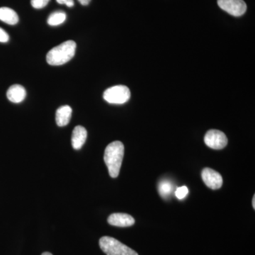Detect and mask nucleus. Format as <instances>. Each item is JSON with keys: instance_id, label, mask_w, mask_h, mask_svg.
<instances>
[{"instance_id": "nucleus-12", "label": "nucleus", "mask_w": 255, "mask_h": 255, "mask_svg": "<svg viewBox=\"0 0 255 255\" xmlns=\"http://www.w3.org/2000/svg\"><path fill=\"white\" fill-rule=\"evenodd\" d=\"M0 20L9 25H15L18 22V16L16 11L8 7L0 8Z\"/></svg>"}, {"instance_id": "nucleus-13", "label": "nucleus", "mask_w": 255, "mask_h": 255, "mask_svg": "<svg viewBox=\"0 0 255 255\" xmlns=\"http://www.w3.org/2000/svg\"><path fill=\"white\" fill-rule=\"evenodd\" d=\"M66 19V14L63 11H57L52 13L47 20L50 26H55L62 24Z\"/></svg>"}, {"instance_id": "nucleus-7", "label": "nucleus", "mask_w": 255, "mask_h": 255, "mask_svg": "<svg viewBox=\"0 0 255 255\" xmlns=\"http://www.w3.org/2000/svg\"><path fill=\"white\" fill-rule=\"evenodd\" d=\"M203 181L210 189H219L222 187L223 178L219 172L211 168H204L201 173Z\"/></svg>"}, {"instance_id": "nucleus-2", "label": "nucleus", "mask_w": 255, "mask_h": 255, "mask_svg": "<svg viewBox=\"0 0 255 255\" xmlns=\"http://www.w3.org/2000/svg\"><path fill=\"white\" fill-rule=\"evenodd\" d=\"M76 43L67 41L52 48L46 55L48 63L53 66L64 65L73 58L76 51Z\"/></svg>"}, {"instance_id": "nucleus-15", "label": "nucleus", "mask_w": 255, "mask_h": 255, "mask_svg": "<svg viewBox=\"0 0 255 255\" xmlns=\"http://www.w3.org/2000/svg\"><path fill=\"white\" fill-rule=\"evenodd\" d=\"M188 193H189V189L185 186L177 188L175 191V196H177V199H183L187 196Z\"/></svg>"}, {"instance_id": "nucleus-20", "label": "nucleus", "mask_w": 255, "mask_h": 255, "mask_svg": "<svg viewBox=\"0 0 255 255\" xmlns=\"http://www.w3.org/2000/svg\"><path fill=\"white\" fill-rule=\"evenodd\" d=\"M253 208H254V209H255V196H253Z\"/></svg>"}, {"instance_id": "nucleus-8", "label": "nucleus", "mask_w": 255, "mask_h": 255, "mask_svg": "<svg viewBox=\"0 0 255 255\" xmlns=\"http://www.w3.org/2000/svg\"><path fill=\"white\" fill-rule=\"evenodd\" d=\"M108 223L117 227H130L135 223V219L129 214L116 213L109 216Z\"/></svg>"}, {"instance_id": "nucleus-5", "label": "nucleus", "mask_w": 255, "mask_h": 255, "mask_svg": "<svg viewBox=\"0 0 255 255\" xmlns=\"http://www.w3.org/2000/svg\"><path fill=\"white\" fill-rule=\"evenodd\" d=\"M204 142L208 147L214 150L224 148L228 144V138L226 134L219 130H210L206 132Z\"/></svg>"}, {"instance_id": "nucleus-21", "label": "nucleus", "mask_w": 255, "mask_h": 255, "mask_svg": "<svg viewBox=\"0 0 255 255\" xmlns=\"http://www.w3.org/2000/svg\"><path fill=\"white\" fill-rule=\"evenodd\" d=\"M41 255H53L51 253H48V252H46V253H43Z\"/></svg>"}, {"instance_id": "nucleus-3", "label": "nucleus", "mask_w": 255, "mask_h": 255, "mask_svg": "<svg viewBox=\"0 0 255 255\" xmlns=\"http://www.w3.org/2000/svg\"><path fill=\"white\" fill-rule=\"evenodd\" d=\"M100 246L107 255H138L131 248L115 238L105 236L100 238Z\"/></svg>"}, {"instance_id": "nucleus-16", "label": "nucleus", "mask_w": 255, "mask_h": 255, "mask_svg": "<svg viewBox=\"0 0 255 255\" xmlns=\"http://www.w3.org/2000/svg\"><path fill=\"white\" fill-rule=\"evenodd\" d=\"M50 0H31L32 6L35 9L44 8L49 2Z\"/></svg>"}, {"instance_id": "nucleus-1", "label": "nucleus", "mask_w": 255, "mask_h": 255, "mask_svg": "<svg viewBox=\"0 0 255 255\" xmlns=\"http://www.w3.org/2000/svg\"><path fill=\"white\" fill-rule=\"evenodd\" d=\"M124 155V145L121 141H114L107 145L104 159L112 178L118 177Z\"/></svg>"}, {"instance_id": "nucleus-14", "label": "nucleus", "mask_w": 255, "mask_h": 255, "mask_svg": "<svg viewBox=\"0 0 255 255\" xmlns=\"http://www.w3.org/2000/svg\"><path fill=\"white\" fill-rule=\"evenodd\" d=\"M159 194L162 197H169L174 191V185L172 182L167 180L161 181L158 185Z\"/></svg>"}, {"instance_id": "nucleus-10", "label": "nucleus", "mask_w": 255, "mask_h": 255, "mask_svg": "<svg viewBox=\"0 0 255 255\" xmlns=\"http://www.w3.org/2000/svg\"><path fill=\"white\" fill-rule=\"evenodd\" d=\"M26 92L24 87L20 85H14L9 87L6 97L13 103H20L26 98Z\"/></svg>"}, {"instance_id": "nucleus-11", "label": "nucleus", "mask_w": 255, "mask_h": 255, "mask_svg": "<svg viewBox=\"0 0 255 255\" xmlns=\"http://www.w3.org/2000/svg\"><path fill=\"white\" fill-rule=\"evenodd\" d=\"M72 110L70 106L65 105L60 107L56 111L55 114V121L58 127H63L68 125L71 119Z\"/></svg>"}, {"instance_id": "nucleus-18", "label": "nucleus", "mask_w": 255, "mask_h": 255, "mask_svg": "<svg viewBox=\"0 0 255 255\" xmlns=\"http://www.w3.org/2000/svg\"><path fill=\"white\" fill-rule=\"evenodd\" d=\"M57 2L60 4H65L68 7H73L75 3L74 0H56Z\"/></svg>"}, {"instance_id": "nucleus-19", "label": "nucleus", "mask_w": 255, "mask_h": 255, "mask_svg": "<svg viewBox=\"0 0 255 255\" xmlns=\"http://www.w3.org/2000/svg\"><path fill=\"white\" fill-rule=\"evenodd\" d=\"M78 1L83 6H87V5L90 4L91 0H78Z\"/></svg>"}, {"instance_id": "nucleus-4", "label": "nucleus", "mask_w": 255, "mask_h": 255, "mask_svg": "<svg viewBox=\"0 0 255 255\" xmlns=\"http://www.w3.org/2000/svg\"><path fill=\"white\" fill-rule=\"evenodd\" d=\"M130 92L128 87L124 85H117L107 89L104 93V99L108 103L122 105L129 100Z\"/></svg>"}, {"instance_id": "nucleus-9", "label": "nucleus", "mask_w": 255, "mask_h": 255, "mask_svg": "<svg viewBox=\"0 0 255 255\" xmlns=\"http://www.w3.org/2000/svg\"><path fill=\"white\" fill-rule=\"evenodd\" d=\"M87 132L86 129L81 126H78L74 128L72 134V145L75 150H80L86 141Z\"/></svg>"}, {"instance_id": "nucleus-6", "label": "nucleus", "mask_w": 255, "mask_h": 255, "mask_svg": "<svg viewBox=\"0 0 255 255\" xmlns=\"http://www.w3.org/2000/svg\"><path fill=\"white\" fill-rule=\"evenodd\" d=\"M218 4L228 14L241 16L247 11V4L243 0H218Z\"/></svg>"}, {"instance_id": "nucleus-17", "label": "nucleus", "mask_w": 255, "mask_h": 255, "mask_svg": "<svg viewBox=\"0 0 255 255\" xmlns=\"http://www.w3.org/2000/svg\"><path fill=\"white\" fill-rule=\"evenodd\" d=\"M9 39V35L2 28H0V42L1 43H6Z\"/></svg>"}]
</instances>
